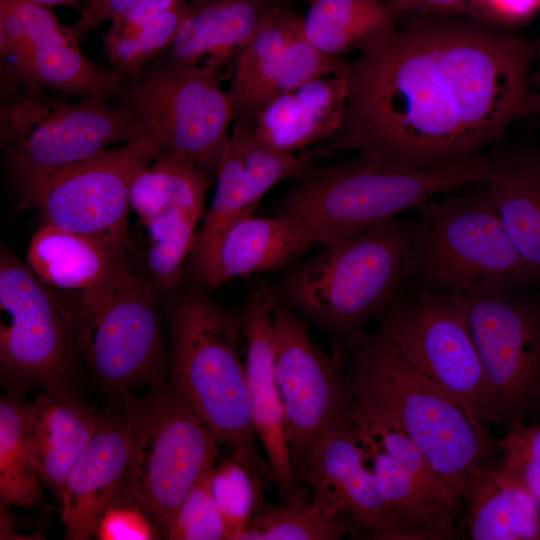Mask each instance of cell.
Instances as JSON below:
<instances>
[{
    "instance_id": "6da1fadb",
    "label": "cell",
    "mask_w": 540,
    "mask_h": 540,
    "mask_svg": "<svg viewBox=\"0 0 540 540\" xmlns=\"http://www.w3.org/2000/svg\"><path fill=\"white\" fill-rule=\"evenodd\" d=\"M534 45L460 17L411 16L348 61L344 120L318 156L357 149L393 164L452 165L524 117Z\"/></svg>"
},
{
    "instance_id": "7a4b0ae2",
    "label": "cell",
    "mask_w": 540,
    "mask_h": 540,
    "mask_svg": "<svg viewBox=\"0 0 540 540\" xmlns=\"http://www.w3.org/2000/svg\"><path fill=\"white\" fill-rule=\"evenodd\" d=\"M338 352L365 416L406 434L462 503L474 471L493 443L479 435L444 390L421 374L381 327Z\"/></svg>"
},
{
    "instance_id": "3957f363",
    "label": "cell",
    "mask_w": 540,
    "mask_h": 540,
    "mask_svg": "<svg viewBox=\"0 0 540 540\" xmlns=\"http://www.w3.org/2000/svg\"><path fill=\"white\" fill-rule=\"evenodd\" d=\"M490 158L480 154L443 167L393 164L360 152L349 161L308 166L275 212L328 245L389 222L404 210L451 190L486 185Z\"/></svg>"
},
{
    "instance_id": "277c9868",
    "label": "cell",
    "mask_w": 540,
    "mask_h": 540,
    "mask_svg": "<svg viewBox=\"0 0 540 540\" xmlns=\"http://www.w3.org/2000/svg\"><path fill=\"white\" fill-rule=\"evenodd\" d=\"M413 237L414 222L395 218L325 245L287 274L286 304L344 346L394 301L410 274Z\"/></svg>"
},
{
    "instance_id": "5b68a950",
    "label": "cell",
    "mask_w": 540,
    "mask_h": 540,
    "mask_svg": "<svg viewBox=\"0 0 540 540\" xmlns=\"http://www.w3.org/2000/svg\"><path fill=\"white\" fill-rule=\"evenodd\" d=\"M242 335L241 316L203 295L182 299L170 316L171 386L218 445L263 472L270 467L255 449L251 394L239 348Z\"/></svg>"
},
{
    "instance_id": "8992f818",
    "label": "cell",
    "mask_w": 540,
    "mask_h": 540,
    "mask_svg": "<svg viewBox=\"0 0 540 540\" xmlns=\"http://www.w3.org/2000/svg\"><path fill=\"white\" fill-rule=\"evenodd\" d=\"M152 134L134 112L106 100L2 86L1 148L20 190L113 144Z\"/></svg>"
},
{
    "instance_id": "52a82bcc",
    "label": "cell",
    "mask_w": 540,
    "mask_h": 540,
    "mask_svg": "<svg viewBox=\"0 0 540 540\" xmlns=\"http://www.w3.org/2000/svg\"><path fill=\"white\" fill-rule=\"evenodd\" d=\"M410 276L423 290L465 297L516 291L538 277L509 239L487 191L416 208Z\"/></svg>"
},
{
    "instance_id": "ba28073f",
    "label": "cell",
    "mask_w": 540,
    "mask_h": 540,
    "mask_svg": "<svg viewBox=\"0 0 540 540\" xmlns=\"http://www.w3.org/2000/svg\"><path fill=\"white\" fill-rule=\"evenodd\" d=\"M218 446L171 384L152 385L134 398L131 461L112 507L139 509L166 537L185 497L214 468Z\"/></svg>"
},
{
    "instance_id": "9c48e42d",
    "label": "cell",
    "mask_w": 540,
    "mask_h": 540,
    "mask_svg": "<svg viewBox=\"0 0 540 540\" xmlns=\"http://www.w3.org/2000/svg\"><path fill=\"white\" fill-rule=\"evenodd\" d=\"M152 280L125 256L99 287L73 296L77 349L98 383L128 392L163 382L164 350Z\"/></svg>"
},
{
    "instance_id": "30bf717a",
    "label": "cell",
    "mask_w": 540,
    "mask_h": 540,
    "mask_svg": "<svg viewBox=\"0 0 540 540\" xmlns=\"http://www.w3.org/2000/svg\"><path fill=\"white\" fill-rule=\"evenodd\" d=\"M129 76L118 91L122 106L162 139L160 151L216 179L234 121L218 66H182L166 57Z\"/></svg>"
},
{
    "instance_id": "8fae6325",
    "label": "cell",
    "mask_w": 540,
    "mask_h": 540,
    "mask_svg": "<svg viewBox=\"0 0 540 540\" xmlns=\"http://www.w3.org/2000/svg\"><path fill=\"white\" fill-rule=\"evenodd\" d=\"M378 319L405 358L455 399L479 435L493 443V399L469 331L467 297L422 290L394 299Z\"/></svg>"
},
{
    "instance_id": "7c38bea8",
    "label": "cell",
    "mask_w": 540,
    "mask_h": 540,
    "mask_svg": "<svg viewBox=\"0 0 540 540\" xmlns=\"http://www.w3.org/2000/svg\"><path fill=\"white\" fill-rule=\"evenodd\" d=\"M0 375L14 392L69 385L76 365L70 306L1 247Z\"/></svg>"
},
{
    "instance_id": "4fadbf2b",
    "label": "cell",
    "mask_w": 540,
    "mask_h": 540,
    "mask_svg": "<svg viewBox=\"0 0 540 540\" xmlns=\"http://www.w3.org/2000/svg\"><path fill=\"white\" fill-rule=\"evenodd\" d=\"M273 345L290 460L299 477L321 438L355 421L358 402L340 354L321 350L298 314L278 298Z\"/></svg>"
},
{
    "instance_id": "5bb4252c",
    "label": "cell",
    "mask_w": 540,
    "mask_h": 540,
    "mask_svg": "<svg viewBox=\"0 0 540 540\" xmlns=\"http://www.w3.org/2000/svg\"><path fill=\"white\" fill-rule=\"evenodd\" d=\"M162 146V139L152 134L105 149L20 191L42 223L126 241L131 185Z\"/></svg>"
},
{
    "instance_id": "9a60e30c",
    "label": "cell",
    "mask_w": 540,
    "mask_h": 540,
    "mask_svg": "<svg viewBox=\"0 0 540 540\" xmlns=\"http://www.w3.org/2000/svg\"><path fill=\"white\" fill-rule=\"evenodd\" d=\"M2 86H26L76 97L108 100L123 74L89 59L71 27L48 7L29 0H0Z\"/></svg>"
},
{
    "instance_id": "2e32d148",
    "label": "cell",
    "mask_w": 540,
    "mask_h": 540,
    "mask_svg": "<svg viewBox=\"0 0 540 540\" xmlns=\"http://www.w3.org/2000/svg\"><path fill=\"white\" fill-rule=\"evenodd\" d=\"M467 321L495 423H524L540 408V302L514 291L469 296Z\"/></svg>"
},
{
    "instance_id": "e0dca14e",
    "label": "cell",
    "mask_w": 540,
    "mask_h": 540,
    "mask_svg": "<svg viewBox=\"0 0 540 540\" xmlns=\"http://www.w3.org/2000/svg\"><path fill=\"white\" fill-rule=\"evenodd\" d=\"M314 156L313 150L278 153L258 140L251 124L234 120L217 171L211 205L204 213L188 257L193 276L203 270L235 221L253 214L271 188L299 176L312 164Z\"/></svg>"
},
{
    "instance_id": "ac0fdd59",
    "label": "cell",
    "mask_w": 540,
    "mask_h": 540,
    "mask_svg": "<svg viewBox=\"0 0 540 540\" xmlns=\"http://www.w3.org/2000/svg\"><path fill=\"white\" fill-rule=\"evenodd\" d=\"M134 398L122 395L99 414L89 442L71 468L59 500L66 539L96 533L124 483L133 450Z\"/></svg>"
},
{
    "instance_id": "d6986e66",
    "label": "cell",
    "mask_w": 540,
    "mask_h": 540,
    "mask_svg": "<svg viewBox=\"0 0 540 540\" xmlns=\"http://www.w3.org/2000/svg\"><path fill=\"white\" fill-rule=\"evenodd\" d=\"M367 461L353 421L321 438L298 478L310 485L312 499L330 512L348 518L376 539L397 540L392 516Z\"/></svg>"
},
{
    "instance_id": "ffe728a7",
    "label": "cell",
    "mask_w": 540,
    "mask_h": 540,
    "mask_svg": "<svg viewBox=\"0 0 540 540\" xmlns=\"http://www.w3.org/2000/svg\"><path fill=\"white\" fill-rule=\"evenodd\" d=\"M277 297L264 286L251 287L241 315L247 344L246 371L253 423L265 449L281 503L306 505L311 499L293 472L281 396L274 372L273 319Z\"/></svg>"
},
{
    "instance_id": "44dd1931",
    "label": "cell",
    "mask_w": 540,
    "mask_h": 540,
    "mask_svg": "<svg viewBox=\"0 0 540 540\" xmlns=\"http://www.w3.org/2000/svg\"><path fill=\"white\" fill-rule=\"evenodd\" d=\"M314 245L313 237L286 216L247 215L225 231L195 279L212 290L237 277L279 271Z\"/></svg>"
},
{
    "instance_id": "7402d4cb",
    "label": "cell",
    "mask_w": 540,
    "mask_h": 540,
    "mask_svg": "<svg viewBox=\"0 0 540 540\" xmlns=\"http://www.w3.org/2000/svg\"><path fill=\"white\" fill-rule=\"evenodd\" d=\"M348 92V71L314 78L265 105L253 121L254 134L282 154L330 140L342 126Z\"/></svg>"
},
{
    "instance_id": "603a6c76",
    "label": "cell",
    "mask_w": 540,
    "mask_h": 540,
    "mask_svg": "<svg viewBox=\"0 0 540 540\" xmlns=\"http://www.w3.org/2000/svg\"><path fill=\"white\" fill-rule=\"evenodd\" d=\"M99 414L70 385L44 388L31 402L30 459L43 484L60 500L66 478L92 437Z\"/></svg>"
},
{
    "instance_id": "cb8c5ba5",
    "label": "cell",
    "mask_w": 540,
    "mask_h": 540,
    "mask_svg": "<svg viewBox=\"0 0 540 540\" xmlns=\"http://www.w3.org/2000/svg\"><path fill=\"white\" fill-rule=\"evenodd\" d=\"M126 255L125 241L42 223L30 239L27 264L48 287L75 295L102 285Z\"/></svg>"
},
{
    "instance_id": "d4e9b609",
    "label": "cell",
    "mask_w": 540,
    "mask_h": 540,
    "mask_svg": "<svg viewBox=\"0 0 540 540\" xmlns=\"http://www.w3.org/2000/svg\"><path fill=\"white\" fill-rule=\"evenodd\" d=\"M278 0H188L178 34L166 57L193 66L207 59L219 67L248 42Z\"/></svg>"
},
{
    "instance_id": "484cf974",
    "label": "cell",
    "mask_w": 540,
    "mask_h": 540,
    "mask_svg": "<svg viewBox=\"0 0 540 540\" xmlns=\"http://www.w3.org/2000/svg\"><path fill=\"white\" fill-rule=\"evenodd\" d=\"M486 186L509 239L540 278V154L516 149L490 159Z\"/></svg>"
},
{
    "instance_id": "4316f807",
    "label": "cell",
    "mask_w": 540,
    "mask_h": 540,
    "mask_svg": "<svg viewBox=\"0 0 540 540\" xmlns=\"http://www.w3.org/2000/svg\"><path fill=\"white\" fill-rule=\"evenodd\" d=\"M463 502V524L474 540L540 539V501L496 468L474 471Z\"/></svg>"
},
{
    "instance_id": "83f0119b",
    "label": "cell",
    "mask_w": 540,
    "mask_h": 540,
    "mask_svg": "<svg viewBox=\"0 0 540 540\" xmlns=\"http://www.w3.org/2000/svg\"><path fill=\"white\" fill-rule=\"evenodd\" d=\"M358 430L392 516L397 540L455 538L459 513L427 492L359 427Z\"/></svg>"
},
{
    "instance_id": "f1b7e54d",
    "label": "cell",
    "mask_w": 540,
    "mask_h": 540,
    "mask_svg": "<svg viewBox=\"0 0 540 540\" xmlns=\"http://www.w3.org/2000/svg\"><path fill=\"white\" fill-rule=\"evenodd\" d=\"M308 1L303 33L320 52L336 58L377 45L401 19L386 0Z\"/></svg>"
},
{
    "instance_id": "f546056e",
    "label": "cell",
    "mask_w": 540,
    "mask_h": 540,
    "mask_svg": "<svg viewBox=\"0 0 540 540\" xmlns=\"http://www.w3.org/2000/svg\"><path fill=\"white\" fill-rule=\"evenodd\" d=\"M214 180L195 165L159 151L134 178L130 208L141 222L168 209L204 216L206 193Z\"/></svg>"
},
{
    "instance_id": "4dcf8cb0",
    "label": "cell",
    "mask_w": 540,
    "mask_h": 540,
    "mask_svg": "<svg viewBox=\"0 0 540 540\" xmlns=\"http://www.w3.org/2000/svg\"><path fill=\"white\" fill-rule=\"evenodd\" d=\"M347 71V60L320 52L307 40L302 29L270 67L234 103V120L252 125L258 112L278 96L314 78Z\"/></svg>"
},
{
    "instance_id": "1f68e13d",
    "label": "cell",
    "mask_w": 540,
    "mask_h": 540,
    "mask_svg": "<svg viewBox=\"0 0 540 540\" xmlns=\"http://www.w3.org/2000/svg\"><path fill=\"white\" fill-rule=\"evenodd\" d=\"M30 405L14 391L0 401V502L7 507H33L41 498L43 482L28 448Z\"/></svg>"
},
{
    "instance_id": "d6a6232c",
    "label": "cell",
    "mask_w": 540,
    "mask_h": 540,
    "mask_svg": "<svg viewBox=\"0 0 540 540\" xmlns=\"http://www.w3.org/2000/svg\"><path fill=\"white\" fill-rule=\"evenodd\" d=\"M360 530L311 499L306 505L261 503L239 540H336Z\"/></svg>"
},
{
    "instance_id": "836d02e7",
    "label": "cell",
    "mask_w": 540,
    "mask_h": 540,
    "mask_svg": "<svg viewBox=\"0 0 540 540\" xmlns=\"http://www.w3.org/2000/svg\"><path fill=\"white\" fill-rule=\"evenodd\" d=\"M202 218L187 210L168 209L142 222L149 238L148 273L159 288H173L181 280Z\"/></svg>"
},
{
    "instance_id": "e575fe53",
    "label": "cell",
    "mask_w": 540,
    "mask_h": 540,
    "mask_svg": "<svg viewBox=\"0 0 540 540\" xmlns=\"http://www.w3.org/2000/svg\"><path fill=\"white\" fill-rule=\"evenodd\" d=\"M259 472L234 457L214 466L210 484L228 529L229 540H239L261 505Z\"/></svg>"
},
{
    "instance_id": "d590c367",
    "label": "cell",
    "mask_w": 540,
    "mask_h": 540,
    "mask_svg": "<svg viewBox=\"0 0 540 540\" xmlns=\"http://www.w3.org/2000/svg\"><path fill=\"white\" fill-rule=\"evenodd\" d=\"M355 421L363 433L387 452L427 492L460 513L461 503L448 489L424 452L406 434L365 416L359 410Z\"/></svg>"
},
{
    "instance_id": "8d00e7d4",
    "label": "cell",
    "mask_w": 540,
    "mask_h": 540,
    "mask_svg": "<svg viewBox=\"0 0 540 540\" xmlns=\"http://www.w3.org/2000/svg\"><path fill=\"white\" fill-rule=\"evenodd\" d=\"M186 5L171 11L151 26L127 37L103 35V45L115 69L123 75H133L148 65L174 42L186 12Z\"/></svg>"
},
{
    "instance_id": "74e56055",
    "label": "cell",
    "mask_w": 540,
    "mask_h": 540,
    "mask_svg": "<svg viewBox=\"0 0 540 540\" xmlns=\"http://www.w3.org/2000/svg\"><path fill=\"white\" fill-rule=\"evenodd\" d=\"M212 470L196 483L183 500L168 530L167 539H229L227 526L211 490Z\"/></svg>"
},
{
    "instance_id": "f35d334b",
    "label": "cell",
    "mask_w": 540,
    "mask_h": 540,
    "mask_svg": "<svg viewBox=\"0 0 540 540\" xmlns=\"http://www.w3.org/2000/svg\"><path fill=\"white\" fill-rule=\"evenodd\" d=\"M153 522L130 506H114L103 515L96 533L104 540H150L157 538Z\"/></svg>"
},
{
    "instance_id": "ab89813d",
    "label": "cell",
    "mask_w": 540,
    "mask_h": 540,
    "mask_svg": "<svg viewBox=\"0 0 540 540\" xmlns=\"http://www.w3.org/2000/svg\"><path fill=\"white\" fill-rule=\"evenodd\" d=\"M499 442L503 458L498 468L525 466L540 471V425L517 423Z\"/></svg>"
},
{
    "instance_id": "60d3db41",
    "label": "cell",
    "mask_w": 540,
    "mask_h": 540,
    "mask_svg": "<svg viewBox=\"0 0 540 540\" xmlns=\"http://www.w3.org/2000/svg\"><path fill=\"white\" fill-rule=\"evenodd\" d=\"M540 7V0H471L469 18L490 28L519 24Z\"/></svg>"
},
{
    "instance_id": "b9f144b4",
    "label": "cell",
    "mask_w": 540,
    "mask_h": 540,
    "mask_svg": "<svg viewBox=\"0 0 540 540\" xmlns=\"http://www.w3.org/2000/svg\"><path fill=\"white\" fill-rule=\"evenodd\" d=\"M150 0H86L78 20L70 26L80 40L100 24L114 21Z\"/></svg>"
},
{
    "instance_id": "7bdbcfd3",
    "label": "cell",
    "mask_w": 540,
    "mask_h": 540,
    "mask_svg": "<svg viewBox=\"0 0 540 540\" xmlns=\"http://www.w3.org/2000/svg\"><path fill=\"white\" fill-rule=\"evenodd\" d=\"M187 2L188 0H150L112 21L111 28L104 35L110 37L134 35Z\"/></svg>"
},
{
    "instance_id": "ee69618b",
    "label": "cell",
    "mask_w": 540,
    "mask_h": 540,
    "mask_svg": "<svg viewBox=\"0 0 540 540\" xmlns=\"http://www.w3.org/2000/svg\"><path fill=\"white\" fill-rule=\"evenodd\" d=\"M403 16L461 17L470 16L471 0H386Z\"/></svg>"
},
{
    "instance_id": "f6af8a7d",
    "label": "cell",
    "mask_w": 540,
    "mask_h": 540,
    "mask_svg": "<svg viewBox=\"0 0 540 540\" xmlns=\"http://www.w3.org/2000/svg\"><path fill=\"white\" fill-rule=\"evenodd\" d=\"M29 1L48 7V8L55 7V6L78 8L82 6L86 0H29Z\"/></svg>"
},
{
    "instance_id": "bcb514c9",
    "label": "cell",
    "mask_w": 540,
    "mask_h": 540,
    "mask_svg": "<svg viewBox=\"0 0 540 540\" xmlns=\"http://www.w3.org/2000/svg\"><path fill=\"white\" fill-rule=\"evenodd\" d=\"M540 115V93L532 92L524 108V116Z\"/></svg>"
},
{
    "instance_id": "7dc6e473",
    "label": "cell",
    "mask_w": 540,
    "mask_h": 540,
    "mask_svg": "<svg viewBox=\"0 0 540 540\" xmlns=\"http://www.w3.org/2000/svg\"><path fill=\"white\" fill-rule=\"evenodd\" d=\"M534 59L536 60V70L531 73V85L540 87V38L534 45Z\"/></svg>"
}]
</instances>
